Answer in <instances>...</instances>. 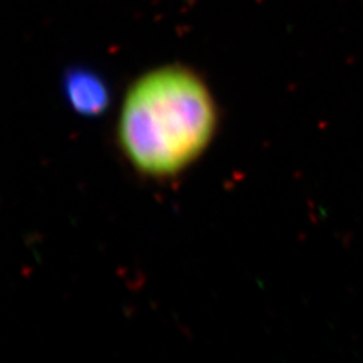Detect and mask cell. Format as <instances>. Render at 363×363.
Returning <instances> with one entry per match:
<instances>
[{"instance_id": "6da1fadb", "label": "cell", "mask_w": 363, "mask_h": 363, "mask_svg": "<svg viewBox=\"0 0 363 363\" xmlns=\"http://www.w3.org/2000/svg\"><path fill=\"white\" fill-rule=\"evenodd\" d=\"M216 123L203 81L186 67L164 66L132 85L120 113L118 140L136 169L167 177L203 152Z\"/></svg>"}, {"instance_id": "7a4b0ae2", "label": "cell", "mask_w": 363, "mask_h": 363, "mask_svg": "<svg viewBox=\"0 0 363 363\" xmlns=\"http://www.w3.org/2000/svg\"><path fill=\"white\" fill-rule=\"evenodd\" d=\"M66 93L78 112L96 115L101 112L108 101L104 84L86 72H76L66 79Z\"/></svg>"}]
</instances>
